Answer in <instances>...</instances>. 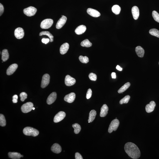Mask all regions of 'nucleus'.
<instances>
[{"label":"nucleus","mask_w":159,"mask_h":159,"mask_svg":"<svg viewBox=\"0 0 159 159\" xmlns=\"http://www.w3.org/2000/svg\"><path fill=\"white\" fill-rule=\"evenodd\" d=\"M75 159H83V158L82 155L79 153L76 152L75 153Z\"/></svg>","instance_id":"40"},{"label":"nucleus","mask_w":159,"mask_h":159,"mask_svg":"<svg viewBox=\"0 0 159 159\" xmlns=\"http://www.w3.org/2000/svg\"><path fill=\"white\" fill-rule=\"evenodd\" d=\"M69 45L67 43H64L60 48V52L62 55L66 54L69 49Z\"/></svg>","instance_id":"20"},{"label":"nucleus","mask_w":159,"mask_h":159,"mask_svg":"<svg viewBox=\"0 0 159 159\" xmlns=\"http://www.w3.org/2000/svg\"></svg>","instance_id":"46"},{"label":"nucleus","mask_w":159,"mask_h":159,"mask_svg":"<svg viewBox=\"0 0 159 159\" xmlns=\"http://www.w3.org/2000/svg\"><path fill=\"white\" fill-rule=\"evenodd\" d=\"M86 30V27L84 25H82L77 27L75 30V32L77 34L80 35L84 33Z\"/></svg>","instance_id":"21"},{"label":"nucleus","mask_w":159,"mask_h":159,"mask_svg":"<svg viewBox=\"0 0 159 159\" xmlns=\"http://www.w3.org/2000/svg\"><path fill=\"white\" fill-rule=\"evenodd\" d=\"M53 21L51 19H45L42 22L41 24V27L42 29H48L51 28L52 26Z\"/></svg>","instance_id":"4"},{"label":"nucleus","mask_w":159,"mask_h":159,"mask_svg":"<svg viewBox=\"0 0 159 159\" xmlns=\"http://www.w3.org/2000/svg\"><path fill=\"white\" fill-rule=\"evenodd\" d=\"M66 116V114L65 112L60 111L55 115L54 118L55 123L59 122L64 119Z\"/></svg>","instance_id":"9"},{"label":"nucleus","mask_w":159,"mask_h":159,"mask_svg":"<svg viewBox=\"0 0 159 159\" xmlns=\"http://www.w3.org/2000/svg\"><path fill=\"white\" fill-rule=\"evenodd\" d=\"M130 83L129 82L123 85L118 90V92L119 93H123L130 86Z\"/></svg>","instance_id":"27"},{"label":"nucleus","mask_w":159,"mask_h":159,"mask_svg":"<svg viewBox=\"0 0 159 159\" xmlns=\"http://www.w3.org/2000/svg\"><path fill=\"white\" fill-rule=\"evenodd\" d=\"M76 83L75 79L69 75H67L65 78V84L67 86H71L75 84Z\"/></svg>","instance_id":"10"},{"label":"nucleus","mask_w":159,"mask_h":159,"mask_svg":"<svg viewBox=\"0 0 159 159\" xmlns=\"http://www.w3.org/2000/svg\"><path fill=\"white\" fill-rule=\"evenodd\" d=\"M81 46L83 47H90L92 46V44L91 42L87 39H86L81 42Z\"/></svg>","instance_id":"30"},{"label":"nucleus","mask_w":159,"mask_h":159,"mask_svg":"<svg viewBox=\"0 0 159 159\" xmlns=\"http://www.w3.org/2000/svg\"><path fill=\"white\" fill-rule=\"evenodd\" d=\"M8 155L10 158L13 159H19L21 157H23V155L20 153L15 152H9L8 153Z\"/></svg>","instance_id":"22"},{"label":"nucleus","mask_w":159,"mask_h":159,"mask_svg":"<svg viewBox=\"0 0 159 159\" xmlns=\"http://www.w3.org/2000/svg\"><path fill=\"white\" fill-rule=\"evenodd\" d=\"M76 95L74 93H71L65 96L64 98L65 101L68 103H71L74 101Z\"/></svg>","instance_id":"12"},{"label":"nucleus","mask_w":159,"mask_h":159,"mask_svg":"<svg viewBox=\"0 0 159 159\" xmlns=\"http://www.w3.org/2000/svg\"><path fill=\"white\" fill-rule=\"evenodd\" d=\"M33 103L28 102L23 104L21 106V111L24 113H27L31 111L33 108Z\"/></svg>","instance_id":"5"},{"label":"nucleus","mask_w":159,"mask_h":159,"mask_svg":"<svg viewBox=\"0 0 159 159\" xmlns=\"http://www.w3.org/2000/svg\"><path fill=\"white\" fill-rule=\"evenodd\" d=\"M87 13L90 16L93 17H98L100 16V14L98 11L91 8H88L87 10Z\"/></svg>","instance_id":"15"},{"label":"nucleus","mask_w":159,"mask_h":159,"mask_svg":"<svg viewBox=\"0 0 159 159\" xmlns=\"http://www.w3.org/2000/svg\"><path fill=\"white\" fill-rule=\"evenodd\" d=\"M149 33L152 36L159 38V31L158 30L153 28L150 30Z\"/></svg>","instance_id":"31"},{"label":"nucleus","mask_w":159,"mask_h":159,"mask_svg":"<svg viewBox=\"0 0 159 159\" xmlns=\"http://www.w3.org/2000/svg\"><path fill=\"white\" fill-rule=\"evenodd\" d=\"M52 151L56 153H59L62 151V148L61 146L58 143L54 144L51 147Z\"/></svg>","instance_id":"18"},{"label":"nucleus","mask_w":159,"mask_h":159,"mask_svg":"<svg viewBox=\"0 0 159 159\" xmlns=\"http://www.w3.org/2000/svg\"><path fill=\"white\" fill-rule=\"evenodd\" d=\"M152 16L155 21L159 23V14L155 11H153L152 13Z\"/></svg>","instance_id":"35"},{"label":"nucleus","mask_w":159,"mask_h":159,"mask_svg":"<svg viewBox=\"0 0 159 159\" xmlns=\"http://www.w3.org/2000/svg\"><path fill=\"white\" fill-rule=\"evenodd\" d=\"M6 125V120L5 117L2 114H0V125L2 127H4Z\"/></svg>","instance_id":"32"},{"label":"nucleus","mask_w":159,"mask_h":159,"mask_svg":"<svg viewBox=\"0 0 159 159\" xmlns=\"http://www.w3.org/2000/svg\"><path fill=\"white\" fill-rule=\"evenodd\" d=\"M119 121L118 119H115L112 121L109 127L108 132L110 133L113 131H116L119 125Z\"/></svg>","instance_id":"3"},{"label":"nucleus","mask_w":159,"mask_h":159,"mask_svg":"<svg viewBox=\"0 0 159 159\" xmlns=\"http://www.w3.org/2000/svg\"><path fill=\"white\" fill-rule=\"evenodd\" d=\"M67 20L66 16H62V17L60 18L57 23L56 26L57 29H60L63 27L66 23Z\"/></svg>","instance_id":"11"},{"label":"nucleus","mask_w":159,"mask_h":159,"mask_svg":"<svg viewBox=\"0 0 159 159\" xmlns=\"http://www.w3.org/2000/svg\"><path fill=\"white\" fill-rule=\"evenodd\" d=\"M18 96L17 95H15L13 97V103H16L18 102Z\"/></svg>","instance_id":"39"},{"label":"nucleus","mask_w":159,"mask_h":159,"mask_svg":"<svg viewBox=\"0 0 159 159\" xmlns=\"http://www.w3.org/2000/svg\"><path fill=\"white\" fill-rule=\"evenodd\" d=\"M28 95L25 92H23L20 94V97H21V100L23 102L27 98Z\"/></svg>","instance_id":"36"},{"label":"nucleus","mask_w":159,"mask_h":159,"mask_svg":"<svg viewBox=\"0 0 159 159\" xmlns=\"http://www.w3.org/2000/svg\"><path fill=\"white\" fill-rule=\"evenodd\" d=\"M43 35H46V36H48L50 40V42H52L53 41V38L54 37L53 35H52L51 33L49 31H42L40 33L39 36H43Z\"/></svg>","instance_id":"26"},{"label":"nucleus","mask_w":159,"mask_h":159,"mask_svg":"<svg viewBox=\"0 0 159 159\" xmlns=\"http://www.w3.org/2000/svg\"><path fill=\"white\" fill-rule=\"evenodd\" d=\"M112 12L115 15H118L119 14L121 8L120 7L117 5H115L113 6L112 8Z\"/></svg>","instance_id":"28"},{"label":"nucleus","mask_w":159,"mask_h":159,"mask_svg":"<svg viewBox=\"0 0 159 159\" xmlns=\"http://www.w3.org/2000/svg\"><path fill=\"white\" fill-rule=\"evenodd\" d=\"M96 115V112L95 110H92L90 112L88 120L89 123L92 122L95 119Z\"/></svg>","instance_id":"25"},{"label":"nucleus","mask_w":159,"mask_h":159,"mask_svg":"<svg viewBox=\"0 0 159 159\" xmlns=\"http://www.w3.org/2000/svg\"><path fill=\"white\" fill-rule=\"evenodd\" d=\"M23 133L27 136L36 137L39 135V132L37 130L32 127H27L23 130Z\"/></svg>","instance_id":"2"},{"label":"nucleus","mask_w":159,"mask_h":159,"mask_svg":"<svg viewBox=\"0 0 159 159\" xmlns=\"http://www.w3.org/2000/svg\"><path fill=\"white\" fill-rule=\"evenodd\" d=\"M57 98V94L53 92L50 94L47 100V103L48 105H51L55 101Z\"/></svg>","instance_id":"16"},{"label":"nucleus","mask_w":159,"mask_h":159,"mask_svg":"<svg viewBox=\"0 0 159 159\" xmlns=\"http://www.w3.org/2000/svg\"><path fill=\"white\" fill-rule=\"evenodd\" d=\"M90 79L92 81H96L97 79L96 75L93 73H91L89 75Z\"/></svg>","instance_id":"37"},{"label":"nucleus","mask_w":159,"mask_h":159,"mask_svg":"<svg viewBox=\"0 0 159 159\" xmlns=\"http://www.w3.org/2000/svg\"><path fill=\"white\" fill-rule=\"evenodd\" d=\"M108 108L106 104H104L102 106L100 113V116L102 117L106 116L108 113Z\"/></svg>","instance_id":"19"},{"label":"nucleus","mask_w":159,"mask_h":159,"mask_svg":"<svg viewBox=\"0 0 159 159\" xmlns=\"http://www.w3.org/2000/svg\"><path fill=\"white\" fill-rule=\"evenodd\" d=\"M92 94V91L91 89H89L87 92L86 98L87 99H89L91 98Z\"/></svg>","instance_id":"38"},{"label":"nucleus","mask_w":159,"mask_h":159,"mask_svg":"<svg viewBox=\"0 0 159 159\" xmlns=\"http://www.w3.org/2000/svg\"><path fill=\"white\" fill-rule=\"evenodd\" d=\"M18 66V65L16 64H13L11 65L8 67L7 71V74L8 76H10L13 74L17 69Z\"/></svg>","instance_id":"13"},{"label":"nucleus","mask_w":159,"mask_h":159,"mask_svg":"<svg viewBox=\"0 0 159 159\" xmlns=\"http://www.w3.org/2000/svg\"><path fill=\"white\" fill-rule=\"evenodd\" d=\"M4 8L3 5L1 3L0 4V16H1L4 12Z\"/></svg>","instance_id":"42"},{"label":"nucleus","mask_w":159,"mask_h":159,"mask_svg":"<svg viewBox=\"0 0 159 159\" xmlns=\"http://www.w3.org/2000/svg\"><path fill=\"white\" fill-rule=\"evenodd\" d=\"M79 58L80 61L83 63H87L89 61L88 58L86 56H80Z\"/></svg>","instance_id":"34"},{"label":"nucleus","mask_w":159,"mask_h":159,"mask_svg":"<svg viewBox=\"0 0 159 159\" xmlns=\"http://www.w3.org/2000/svg\"><path fill=\"white\" fill-rule=\"evenodd\" d=\"M14 35L17 39H21L23 38L24 36V30L22 28L20 27L17 28L15 30Z\"/></svg>","instance_id":"8"},{"label":"nucleus","mask_w":159,"mask_h":159,"mask_svg":"<svg viewBox=\"0 0 159 159\" xmlns=\"http://www.w3.org/2000/svg\"><path fill=\"white\" fill-rule=\"evenodd\" d=\"M135 51L138 56L140 58H142L144 55L145 51L144 50L142 47L138 46L136 47L135 49Z\"/></svg>","instance_id":"23"},{"label":"nucleus","mask_w":159,"mask_h":159,"mask_svg":"<svg viewBox=\"0 0 159 159\" xmlns=\"http://www.w3.org/2000/svg\"><path fill=\"white\" fill-rule=\"evenodd\" d=\"M111 76L112 78L114 79H115L116 78V74L114 72L112 73L111 74Z\"/></svg>","instance_id":"43"},{"label":"nucleus","mask_w":159,"mask_h":159,"mask_svg":"<svg viewBox=\"0 0 159 159\" xmlns=\"http://www.w3.org/2000/svg\"><path fill=\"white\" fill-rule=\"evenodd\" d=\"M9 54L7 49L3 50L2 53V59L3 62H6L9 59Z\"/></svg>","instance_id":"24"},{"label":"nucleus","mask_w":159,"mask_h":159,"mask_svg":"<svg viewBox=\"0 0 159 159\" xmlns=\"http://www.w3.org/2000/svg\"><path fill=\"white\" fill-rule=\"evenodd\" d=\"M35 109V108H33V110H34Z\"/></svg>","instance_id":"45"},{"label":"nucleus","mask_w":159,"mask_h":159,"mask_svg":"<svg viewBox=\"0 0 159 159\" xmlns=\"http://www.w3.org/2000/svg\"><path fill=\"white\" fill-rule=\"evenodd\" d=\"M73 128H74V132L76 134H78L81 131V127L78 123H75L72 125Z\"/></svg>","instance_id":"29"},{"label":"nucleus","mask_w":159,"mask_h":159,"mask_svg":"<svg viewBox=\"0 0 159 159\" xmlns=\"http://www.w3.org/2000/svg\"><path fill=\"white\" fill-rule=\"evenodd\" d=\"M37 11L36 8L32 6L29 7L23 10V13L24 14L28 17L34 16L36 14Z\"/></svg>","instance_id":"6"},{"label":"nucleus","mask_w":159,"mask_h":159,"mask_svg":"<svg viewBox=\"0 0 159 159\" xmlns=\"http://www.w3.org/2000/svg\"><path fill=\"white\" fill-rule=\"evenodd\" d=\"M130 96L129 95H127L120 100L119 103L120 104L123 103H128L130 99Z\"/></svg>","instance_id":"33"},{"label":"nucleus","mask_w":159,"mask_h":159,"mask_svg":"<svg viewBox=\"0 0 159 159\" xmlns=\"http://www.w3.org/2000/svg\"><path fill=\"white\" fill-rule=\"evenodd\" d=\"M116 69L117 70H118V71H121L122 70V68L120 67L118 65H117L116 67Z\"/></svg>","instance_id":"44"},{"label":"nucleus","mask_w":159,"mask_h":159,"mask_svg":"<svg viewBox=\"0 0 159 159\" xmlns=\"http://www.w3.org/2000/svg\"><path fill=\"white\" fill-rule=\"evenodd\" d=\"M50 41V39L48 38H43L42 40V42L46 44L49 43Z\"/></svg>","instance_id":"41"},{"label":"nucleus","mask_w":159,"mask_h":159,"mask_svg":"<svg viewBox=\"0 0 159 159\" xmlns=\"http://www.w3.org/2000/svg\"><path fill=\"white\" fill-rule=\"evenodd\" d=\"M156 104L153 101H150L149 104H147L145 106V109L147 113H150L153 112L154 109Z\"/></svg>","instance_id":"14"},{"label":"nucleus","mask_w":159,"mask_h":159,"mask_svg":"<svg viewBox=\"0 0 159 159\" xmlns=\"http://www.w3.org/2000/svg\"><path fill=\"white\" fill-rule=\"evenodd\" d=\"M50 77L49 75L46 74L43 75L41 83L42 88H44L47 86L49 84L50 81Z\"/></svg>","instance_id":"7"},{"label":"nucleus","mask_w":159,"mask_h":159,"mask_svg":"<svg viewBox=\"0 0 159 159\" xmlns=\"http://www.w3.org/2000/svg\"><path fill=\"white\" fill-rule=\"evenodd\" d=\"M124 150L127 154L132 158L137 159L140 156L139 149L136 145L132 142H128L125 144Z\"/></svg>","instance_id":"1"},{"label":"nucleus","mask_w":159,"mask_h":159,"mask_svg":"<svg viewBox=\"0 0 159 159\" xmlns=\"http://www.w3.org/2000/svg\"><path fill=\"white\" fill-rule=\"evenodd\" d=\"M131 12L134 19L137 20L138 19L139 15V10L137 7L133 6L132 8Z\"/></svg>","instance_id":"17"}]
</instances>
